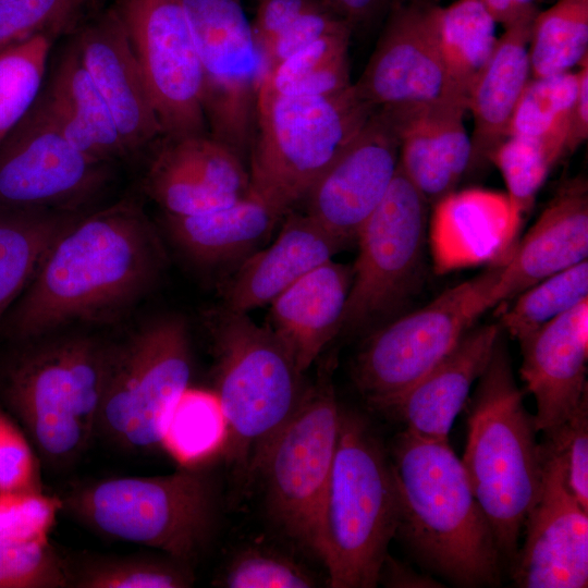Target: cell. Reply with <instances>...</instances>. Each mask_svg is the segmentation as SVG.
Instances as JSON below:
<instances>
[{
	"label": "cell",
	"instance_id": "26",
	"mask_svg": "<svg viewBox=\"0 0 588 588\" xmlns=\"http://www.w3.org/2000/svg\"><path fill=\"white\" fill-rule=\"evenodd\" d=\"M531 22L504 28L467 94L474 119L468 173L490 164L497 147L507 138L509 125L519 97L531 77L528 42Z\"/></svg>",
	"mask_w": 588,
	"mask_h": 588
},
{
	"label": "cell",
	"instance_id": "46",
	"mask_svg": "<svg viewBox=\"0 0 588 588\" xmlns=\"http://www.w3.org/2000/svg\"><path fill=\"white\" fill-rule=\"evenodd\" d=\"M566 469L569 489L588 511V401L566 421Z\"/></svg>",
	"mask_w": 588,
	"mask_h": 588
},
{
	"label": "cell",
	"instance_id": "7",
	"mask_svg": "<svg viewBox=\"0 0 588 588\" xmlns=\"http://www.w3.org/2000/svg\"><path fill=\"white\" fill-rule=\"evenodd\" d=\"M376 110L353 84L329 96L259 93L248 156L249 192L287 213Z\"/></svg>",
	"mask_w": 588,
	"mask_h": 588
},
{
	"label": "cell",
	"instance_id": "52",
	"mask_svg": "<svg viewBox=\"0 0 588 588\" xmlns=\"http://www.w3.org/2000/svg\"><path fill=\"white\" fill-rule=\"evenodd\" d=\"M5 418H7V416L3 413L0 412V430H1V427H2Z\"/></svg>",
	"mask_w": 588,
	"mask_h": 588
},
{
	"label": "cell",
	"instance_id": "45",
	"mask_svg": "<svg viewBox=\"0 0 588 588\" xmlns=\"http://www.w3.org/2000/svg\"><path fill=\"white\" fill-rule=\"evenodd\" d=\"M40 490L38 464L23 432L7 417L0 430V493Z\"/></svg>",
	"mask_w": 588,
	"mask_h": 588
},
{
	"label": "cell",
	"instance_id": "51",
	"mask_svg": "<svg viewBox=\"0 0 588 588\" xmlns=\"http://www.w3.org/2000/svg\"><path fill=\"white\" fill-rule=\"evenodd\" d=\"M381 581L390 587L430 588L441 586L430 576L419 575L390 555L387 556L382 565L379 577V583Z\"/></svg>",
	"mask_w": 588,
	"mask_h": 588
},
{
	"label": "cell",
	"instance_id": "35",
	"mask_svg": "<svg viewBox=\"0 0 588 588\" xmlns=\"http://www.w3.org/2000/svg\"><path fill=\"white\" fill-rule=\"evenodd\" d=\"M577 87L576 72L530 77L512 114L507 137L537 138L561 145L566 151Z\"/></svg>",
	"mask_w": 588,
	"mask_h": 588
},
{
	"label": "cell",
	"instance_id": "47",
	"mask_svg": "<svg viewBox=\"0 0 588 588\" xmlns=\"http://www.w3.org/2000/svg\"><path fill=\"white\" fill-rule=\"evenodd\" d=\"M322 0H257L252 21L254 36L264 56L271 44L301 15Z\"/></svg>",
	"mask_w": 588,
	"mask_h": 588
},
{
	"label": "cell",
	"instance_id": "48",
	"mask_svg": "<svg viewBox=\"0 0 588 588\" xmlns=\"http://www.w3.org/2000/svg\"><path fill=\"white\" fill-rule=\"evenodd\" d=\"M354 30L385 15L396 0H322Z\"/></svg>",
	"mask_w": 588,
	"mask_h": 588
},
{
	"label": "cell",
	"instance_id": "19",
	"mask_svg": "<svg viewBox=\"0 0 588 588\" xmlns=\"http://www.w3.org/2000/svg\"><path fill=\"white\" fill-rule=\"evenodd\" d=\"M518 343L519 373L536 401V428L554 430L588 401V299Z\"/></svg>",
	"mask_w": 588,
	"mask_h": 588
},
{
	"label": "cell",
	"instance_id": "39",
	"mask_svg": "<svg viewBox=\"0 0 588 588\" xmlns=\"http://www.w3.org/2000/svg\"><path fill=\"white\" fill-rule=\"evenodd\" d=\"M89 0L0 1V51L38 34L59 35L73 29Z\"/></svg>",
	"mask_w": 588,
	"mask_h": 588
},
{
	"label": "cell",
	"instance_id": "25",
	"mask_svg": "<svg viewBox=\"0 0 588 588\" xmlns=\"http://www.w3.org/2000/svg\"><path fill=\"white\" fill-rule=\"evenodd\" d=\"M353 270L333 259L295 281L269 305L268 328L303 373L341 330Z\"/></svg>",
	"mask_w": 588,
	"mask_h": 588
},
{
	"label": "cell",
	"instance_id": "40",
	"mask_svg": "<svg viewBox=\"0 0 588 588\" xmlns=\"http://www.w3.org/2000/svg\"><path fill=\"white\" fill-rule=\"evenodd\" d=\"M65 561L48 538L15 540L0 536V588L68 587Z\"/></svg>",
	"mask_w": 588,
	"mask_h": 588
},
{
	"label": "cell",
	"instance_id": "20",
	"mask_svg": "<svg viewBox=\"0 0 588 588\" xmlns=\"http://www.w3.org/2000/svg\"><path fill=\"white\" fill-rule=\"evenodd\" d=\"M74 42L128 154L162 135L146 81L115 10L86 24Z\"/></svg>",
	"mask_w": 588,
	"mask_h": 588
},
{
	"label": "cell",
	"instance_id": "21",
	"mask_svg": "<svg viewBox=\"0 0 588 588\" xmlns=\"http://www.w3.org/2000/svg\"><path fill=\"white\" fill-rule=\"evenodd\" d=\"M400 138L399 166L430 206L455 192L468 174L471 144L463 100H443L404 108H381Z\"/></svg>",
	"mask_w": 588,
	"mask_h": 588
},
{
	"label": "cell",
	"instance_id": "23",
	"mask_svg": "<svg viewBox=\"0 0 588 588\" xmlns=\"http://www.w3.org/2000/svg\"><path fill=\"white\" fill-rule=\"evenodd\" d=\"M587 257L588 184L576 176L560 186L511 256L502 260L499 304Z\"/></svg>",
	"mask_w": 588,
	"mask_h": 588
},
{
	"label": "cell",
	"instance_id": "33",
	"mask_svg": "<svg viewBox=\"0 0 588 588\" xmlns=\"http://www.w3.org/2000/svg\"><path fill=\"white\" fill-rule=\"evenodd\" d=\"M65 566L68 587L75 588H185L194 581L189 565L168 555L87 558Z\"/></svg>",
	"mask_w": 588,
	"mask_h": 588
},
{
	"label": "cell",
	"instance_id": "5",
	"mask_svg": "<svg viewBox=\"0 0 588 588\" xmlns=\"http://www.w3.org/2000/svg\"><path fill=\"white\" fill-rule=\"evenodd\" d=\"M20 344L0 367V400L46 463L70 464L96 432L113 344L83 334Z\"/></svg>",
	"mask_w": 588,
	"mask_h": 588
},
{
	"label": "cell",
	"instance_id": "49",
	"mask_svg": "<svg viewBox=\"0 0 588 588\" xmlns=\"http://www.w3.org/2000/svg\"><path fill=\"white\" fill-rule=\"evenodd\" d=\"M576 73L578 87L566 139L567 155L573 154L588 137V57Z\"/></svg>",
	"mask_w": 588,
	"mask_h": 588
},
{
	"label": "cell",
	"instance_id": "13",
	"mask_svg": "<svg viewBox=\"0 0 588 588\" xmlns=\"http://www.w3.org/2000/svg\"><path fill=\"white\" fill-rule=\"evenodd\" d=\"M203 71L208 134L243 160L252 147L267 71L242 0H183Z\"/></svg>",
	"mask_w": 588,
	"mask_h": 588
},
{
	"label": "cell",
	"instance_id": "28",
	"mask_svg": "<svg viewBox=\"0 0 588 588\" xmlns=\"http://www.w3.org/2000/svg\"><path fill=\"white\" fill-rule=\"evenodd\" d=\"M284 216L262 198L248 194L236 201L199 215H166L172 241L201 265H221L250 255Z\"/></svg>",
	"mask_w": 588,
	"mask_h": 588
},
{
	"label": "cell",
	"instance_id": "32",
	"mask_svg": "<svg viewBox=\"0 0 588 588\" xmlns=\"http://www.w3.org/2000/svg\"><path fill=\"white\" fill-rule=\"evenodd\" d=\"M531 77L565 73L588 57V0H558L532 21Z\"/></svg>",
	"mask_w": 588,
	"mask_h": 588
},
{
	"label": "cell",
	"instance_id": "1",
	"mask_svg": "<svg viewBox=\"0 0 588 588\" xmlns=\"http://www.w3.org/2000/svg\"><path fill=\"white\" fill-rule=\"evenodd\" d=\"M162 250L132 200L78 217L46 254L2 326L4 336L21 343L74 322L118 317L155 283Z\"/></svg>",
	"mask_w": 588,
	"mask_h": 588
},
{
	"label": "cell",
	"instance_id": "24",
	"mask_svg": "<svg viewBox=\"0 0 588 588\" xmlns=\"http://www.w3.org/2000/svg\"><path fill=\"white\" fill-rule=\"evenodd\" d=\"M344 246L307 213H290L274 242L249 255L230 280L224 308L247 314L270 304Z\"/></svg>",
	"mask_w": 588,
	"mask_h": 588
},
{
	"label": "cell",
	"instance_id": "53",
	"mask_svg": "<svg viewBox=\"0 0 588 588\" xmlns=\"http://www.w3.org/2000/svg\"><path fill=\"white\" fill-rule=\"evenodd\" d=\"M0 1H5V0H0Z\"/></svg>",
	"mask_w": 588,
	"mask_h": 588
},
{
	"label": "cell",
	"instance_id": "42",
	"mask_svg": "<svg viewBox=\"0 0 588 588\" xmlns=\"http://www.w3.org/2000/svg\"><path fill=\"white\" fill-rule=\"evenodd\" d=\"M316 584L305 567L287 556L250 548L234 556L215 585L228 588H310Z\"/></svg>",
	"mask_w": 588,
	"mask_h": 588
},
{
	"label": "cell",
	"instance_id": "34",
	"mask_svg": "<svg viewBox=\"0 0 588 588\" xmlns=\"http://www.w3.org/2000/svg\"><path fill=\"white\" fill-rule=\"evenodd\" d=\"M225 438V420L216 393L188 388L170 413L162 446L183 466H196L222 453Z\"/></svg>",
	"mask_w": 588,
	"mask_h": 588
},
{
	"label": "cell",
	"instance_id": "10",
	"mask_svg": "<svg viewBox=\"0 0 588 588\" xmlns=\"http://www.w3.org/2000/svg\"><path fill=\"white\" fill-rule=\"evenodd\" d=\"M192 373L185 321L166 316L113 345L96 431L121 448L162 445L172 408L188 389Z\"/></svg>",
	"mask_w": 588,
	"mask_h": 588
},
{
	"label": "cell",
	"instance_id": "37",
	"mask_svg": "<svg viewBox=\"0 0 588 588\" xmlns=\"http://www.w3.org/2000/svg\"><path fill=\"white\" fill-rule=\"evenodd\" d=\"M565 156L561 145L525 136H509L493 151L490 163L503 177L518 226L549 174Z\"/></svg>",
	"mask_w": 588,
	"mask_h": 588
},
{
	"label": "cell",
	"instance_id": "14",
	"mask_svg": "<svg viewBox=\"0 0 588 588\" xmlns=\"http://www.w3.org/2000/svg\"><path fill=\"white\" fill-rule=\"evenodd\" d=\"M162 135L208 134L203 71L183 0H117Z\"/></svg>",
	"mask_w": 588,
	"mask_h": 588
},
{
	"label": "cell",
	"instance_id": "2",
	"mask_svg": "<svg viewBox=\"0 0 588 588\" xmlns=\"http://www.w3.org/2000/svg\"><path fill=\"white\" fill-rule=\"evenodd\" d=\"M389 454L400 499L396 535L416 561L457 587L499 586L505 564L449 441L403 430Z\"/></svg>",
	"mask_w": 588,
	"mask_h": 588
},
{
	"label": "cell",
	"instance_id": "43",
	"mask_svg": "<svg viewBox=\"0 0 588 588\" xmlns=\"http://www.w3.org/2000/svg\"><path fill=\"white\" fill-rule=\"evenodd\" d=\"M60 510L61 499L41 490L0 493V536L24 541L48 538Z\"/></svg>",
	"mask_w": 588,
	"mask_h": 588
},
{
	"label": "cell",
	"instance_id": "27",
	"mask_svg": "<svg viewBox=\"0 0 588 588\" xmlns=\"http://www.w3.org/2000/svg\"><path fill=\"white\" fill-rule=\"evenodd\" d=\"M37 100L57 128L78 150L96 154L108 162L130 155L75 42L60 59L48 90Z\"/></svg>",
	"mask_w": 588,
	"mask_h": 588
},
{
	"label": "cell",
	"instance_id": "30",
	"mask_svg": "<svg viewBox=\"0 0 588 588\" xmlns=\"http://www.w3.org/2000/svg\"><path fill=\"white\" fill-rule=\"evenodd\" d=\"M433 25L449 76L467 99L494 49L497 22L481 0H455L446 7L434 4Z\"/></svg>",
	"mask_w": 588,
	"mask_h": 588
},
{
	"label": "cell",
	"instance_id": "4",
	"mask_svg": "<svg viewBox=\"0 0 588 588\" xmlns=\"http://www.w3.org/2000/svg\"><path fill=\"white\" fill-rule=\"evenodd\" d=\"M400 523L389 452L369 421L341 408L339 441L321 502L316 554L332 588H373Z\"/></svg>",
	"mask_w": 588,
	"mask_h": 588
},
{
	"label": "cell",
	"instance_id": "6",
	"mask_svg": "<svg viewBox=\"0 0 588 588\" xmlns=\"http://www.w3.org/2000/svg\"><path fill=\"white\" fill-rule=\"evenodd\" d=\"M211 334L217 358L216 395L226 427L222 450L241 493L257 480L262 457L297 406L302 372L279 339L245 313H216Z\"/></svg>",
	"mask_w": 588,
	"mask_h": 588
},
{
	"label": "cell",
	"instance_id": "41",
	"mask_svg": "<svg viewBox=\"0 0 588 588\" xmlns=\"http://www.w3.org/2000/svg\"><path fill=\"white\" fill-rule=\"evenodd\" d=\"M147 189L169 216H194L228 206L216 198L163 147L148 171Z\"/></svg>",
	"mask_w": 588,
	"mask_h": 588
},
{
	"label": "cell",
	"instance_id": "38",
	"mask_svg": "<svg viewBox=\"0 0 588 588\" xmlns=\"http://www.w3.org/2000/svg\"><path fill=\"white\" fill-rule=\"evenodd\" d=\"M56 38L38 34L0 51V143L38 98Z\"/></svg>",
	"mask_w": 588,
	"mask_h": 588
},
{
	"label": "cell",
	"instance_id": "36",
	"mask_svg": "<svg viewBox=\"0 0 588 588\" xmlns=\"http://www.w3.org/2000/svg\"><path fill=\"white\" fill-rule=\"evenodd\" d=\"M513 299L499 323L518 341L588 299V260L540 280Z\"/></svg>",
	"mask_w": 588,
	"mask_h": 588
},
{
	"label": "cell",
	"instance_id": "15",
	"mask_svg": "<svg viewBox=\"0 0 588 588\" xmlns=\"http://www.w3.org/2000/svg\"><path fill=\"white\" fill-rule=\"evenodd\" d=\"M110 162L68 142L36 101L0 143V208L69 211L109 181Z\"/></svg>",
	"mask_w": 588,
	"mask_h": 588
},
{
	"label": "cell",
	"instance_id": "31",
	"mask_svg": "<svg viewBox=\"0 0 588 588\" xmlns=\"http://www.w3.org/2000/svg\"><path fill=\"white\" fill-rule=\"evenodd\" d=\"M351 32L326 36L266 71L259 93L280 96H329L348 88Z\"/></svg>",
	"mask_w": 588,
	"mask_h": 588
},
{
	"label": "cell",
	"instance_id": "9",
	"mask_svg": "<svg viewBox=\"0 0 588 588\" xmlns=\"http://www.w3.org/2000/svg\"><path fill=\"white\" fill-rule=\"evenodd\" d=\"M498 261L437 296L427 305L376 331L357 355L359 392L381 411L438 365L490 308L499 305Z\"/></svg>",
	"mask_w": 588,
	"mask_h": 588
},
{
	"label": "cell",
	"instance_id": "11",
	"mask_svg": "<svg viewBox=\"0 0 588 588\" xmlns=\"http://www.w3.org/2000/svg\"><path fill=\"white\" fill-rule=\"evenodd\" d=\"M330 370L305 389L259 466L270 520L316 554L318 519L339 441L341 407Z\"/></svg>",
	"mask_w": 588,
	"mask_h": 588
},
{
	"label": "cell",
	"instance_id": "22",
	"mask_svg": "<svg viewBox=\"0 0 588 588\" xmlns=\"http://www.w3.org/2000/svg\"><path fill=\"white\" fill-rule=\"evenodd\" d=\"M502 334L499 322L473 327L438 365L381 412L417 437L449 441L453 422Z\"/></svg>",
	"mask_w": 588,
	"mask_h": 588
},
{
	"label": "cell",
	"instance_id": "16",
	"mask_svg": "<svg viewBox=\"0 0 588 588\" xmlns=\"http://www.w3.org/2000/svg\"><path fill=\"white\" fill-rule=\"evenodd\" d=\"M566 422L543 432L542 473L523 528L525 541L510 565L520 588H586L588 511L572 493L566 469Z\"/></svg>",
	"mask_w": 588,
	"mask_h": 588
},
{
	"label": "cell",
	"instance_id": "18",
	"mask_svg": "<svg viewBox=\"0 0 588 588\" xmlns=\"http://www.w3.org/2000/svg\"><path fill=\"white\" fill-rule=\"evenodd\" d=\"M400 138L381 108L311 186L307 211L345 245L356 236L387 194L399 166Z\"/></svg>",
	"mask_w": 588,
	"mask_h": 588
},
{
	"label": "cell",
	"instance_id": "50",
	"mask_svg": "<svg viewBox=\"0 0 588 588\" xmlns=\"http://www.w3.org/2000/svg\"><path fill=\"white\" fill-rule=\"evenodd\" d=\"M497 24L504 28L534 21L539 12L536 0H481Z\"/></svg>",
	"mask_w": 588,
	"mask_h": 588
},
{
	"label": "cell",
	"instance_id": "44",
	"mask_svg": "<svg viewBox=\"0 0 588 588\" xmlns=\"http://www.w3.org/2000/svg\"><path fill=\"white\" fill-rule=\"evenodd\" d=\"M353 32L323 1L294 21L265 53L267 70L313 42L333 34Z\"/></svg>",
	"mask_w": 588,
	"mask_h": 588
},
{
	"label": "cell",
	"instance_id": "8",
	"mask_svg": "<svg viewBox=\"0 0 588 588\" xmlns=\"http://www.w3.org/2000/svg\"><path fill=\"white\" fill-rule=\"evenodd\" d=\"M61 501L62 509L91 530L157 549L188 565L205 549L216 522L212 481L196 466L163 476L91 481Z\"/></svg>",
	"mask_w": 588,
	"mask_h": 588
},
{
	"label": "cell",
	"instance_id": "17",
	"mask_svg": "<svg viewBox=\"0 0 588 588\" xmlns=\"http://www.w3.org/2000/svg\"><path fill=\"white\" fill-rule=\"evenodd\" d=\"M434 4L396 0L360 77L353 87L376 108H404L467 99L445 69L433 25Z\"/></svg>",
	"mask_w": 588,
	"mask_h": 588
},
{
	"label": "cell",
	"instance_id": "3",
	"mask_svg": "<svg viewBox=\"0 0 588 588\" xmlns=\"http://www.w3.org/2000/svg\"><path fill=\"white\" fill-rule=\"evenodd\" d=\"M465 407L467 437L461 461L510 567L540 488L542 457L539 431L515 380L503 334Z\"/></svg>",
	"mask_w": 588,
	"mask_h": 588
},
{
	"label": "cell",
	"instance_id": "29",
	"mask_svg": "<svg viewBox=\"0 0 588 588\" xmlns=\"http://www.w3.org/2000/svg\"><path fill=\"white\" fill-rule=\"evenodd\" d=\"M77 218L70 211L29 210L0 221V321L54 241Z\"/></svg>",
	"mask_w": 588,
	"mask_h": 588
},
{
	"label": "cell",
	"instance_id": "12",
	"mask_svg": "<svg viewBox=\"0 0 588 588\" xmlns=\"http://www.w3.org/2000/svg\"><path fill=\"white\" fill-rule=\"evenodd\" d=\"M430 205L400 166L383 199L360 228L342 329L390 316L421 286Z\"/></svg>",
	"mask_w": 588,
	"mask_h": 588
}]
</instances>
